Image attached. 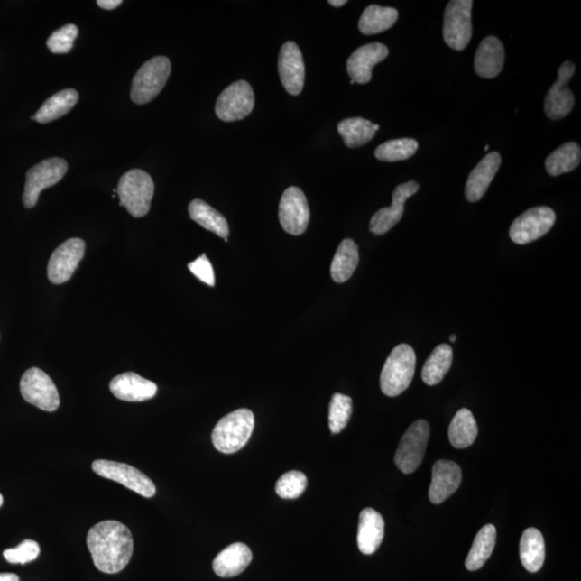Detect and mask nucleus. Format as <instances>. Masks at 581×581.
I'll return each instance as SVG.
<instances>
[{
    "instance_id": "obj_1",
    "label": "nucleus",
    "mask_w": 581,
    "mask_h": 581,
    "mask_svg": "<svg viewBox=\"0 0 581 581\" xmlns=\"http://www.w3.org/2000/svg\"><path fill=\"white\" fill-rule=\"evenodd\" d=\"M87 543L94 566L106 574H116L130 563L134 540L130 529L121 522L107 521L88 530Z\"/></svg>"
},
{
    "instance_id": "obj_2",
    "label": "nucleus",
    "mask_w": 581,
    "mask_h": 581,
    "mask_svg": "<svg viewBox=\"0 0 581 581\" xmlns=\"http://www.w3.org/2000/svg\"><path fill=\"white\" fill-rule=\"evenodd\" d=\"M254 428V412L242 408L223 417L212 431V444L222 454L231 455L243 449Z\"/></svg>"
},
{
    "instance_id": "obj_3",
    "label": "nucleus",
    "mask_w": 581,
    "mask_h": 581,
    "mask_svg": "<svg viewBox=\"0 0 581 581\" xmlns=\"http://www.w3.org/2000/svg\"><path fill=\"white\" fill-rule=\"evenodd\" d=\"M416 354L410 345L401 344L391 352L380 375L384 395L394 398L410 387L415 375Z\"/></svg>"
},
{
    "instance_id": "obj_4",
    "label": "nucleus",
    "mask_w": 581,
    "mask_h": 581,
    "mask_svg": "<svg viewBox=\"0 0 581 581\" xmlns=\"http://www.w3.org/2000/svg\"><path fill=\"white\" fill-rule=\"evenodd\" d=\"M120 205L134 217L148 214L154 195L152 178L142 170H133L123 175L116 189Z\"/></svg>"
},
{
    "instance_id": "obj_5",
    "label": "nucleus",
    "mask_w": 581,
    "mask_h": 581,
    "mask_svg": "<svg viewBox=\"0 0 581 581\" xmlns=\"http://www.w3.org/2000/svg\"><path fill=\"white\" fill-rule=\"evenodd\" d=\"M171 71V60L165 57H156L145 61L133 79V102L143 105L158 97L169 80Z\"/></svg>"
},
{
    "instance_id": "obj_6",
    "label": "nucleus",
    "mask_w": 581,
    "mask_h": 581,
    "mask_svg": "<svg viewBox=\"0 0 581 581\" xmlns=\"http://www.w3.org/2000/svg\"><path fill=\"white\" fill-rule=\"evenodd\" d=\"M472 0H452L444 15V41L448 47L462 51L472 39Z\"/></svg>"
},
{
    "instance_id": "obj_7",
    "label": "nucleus",
    "mask_w": 581,
    "mask_h": 581,
    "mask_svg": "<svg viewBox=\"0 0 581 581\" xmlns=\"http://www.w3.org/2000/svg\"><path fill=\"white\" fill-rule=\"evenodd\" d=\"M429 424L426 420L413 422L401 439L394 456L396 466L404 474H411L421 466L429 439Z\"/></svg>"
},
{
    "instance_id": "obj_8",
    "label": "nucleus",
    "mask_w": 581,
    "mask_h": 581,
    "mask_svg": "<svg viewBox=\"0 0 581 581\" xmlns=\"http://www.w3.org/2000/svg\"><path fill=\"white\" fill-rule=\"evenodd\" d=\"M23 399L39 410L53 412L59 410L60 395L53 380L37 367L27 370L20 382Z\"/></svg>"
},
{
    "instance_id": "obj_9",
    "label": "nucleus",
    "mask_w": 581,
    "mask_h": 581,
    "mask_svg": "<svg viewBox=\"0 0 581 581\" xmlns=\"http://www.w3.org/2000/svg\"><path fill=\"white\" fill-rule=\"evenodd\" d=\"M69 164L64 159L52 158L32 167L26 174L23 203L26 208H32L38 203L44 189L51 188L65 176Z\"/></svg>"
},
{
    "instance_id": "obj_10",
    "label": "nucleus",
    "mask_w": 581,
    "mask_h": 581,
    "mask_svg": "<svg viewBox=\"0 0 581 581\" xmlns=\"http://www.w3.org/2000/svg\"><path fill=\"white\" fill-rule=\"evenodd\" d=\"M93 471L100 477L114 480L127 489L134 491L143 497H153L156 493L155 484L147 475H144L137 468L108 460L94 461L92 465Z\"/></svg>"
},
{
    "instance_id": "obj_11",
    "label": "nucleus",
    "mask_w": 581,
    "mask_h": 581,
    "mask_svg": "<svg viewBox=\"0 0 581 581\" xmlns=\"http://www.w3.org/2000/svg\"><path fill=\"white\" fill-rule=\"evenodd\" d=\"M556 222V214L549 207H534L513 221L510 236L517 244H527L543 237Z\"/></svg>"
},
{
    "instance_id": "obj_12",
    "label": "nucleus",
    "mask_w": 581,
    "mask_h": 581,
    "mask_svg": "<svg viewBox=\"0 0 581 581\" xmlns=\"http://www.w3.org/2000/svg\"><path fill=\"white\" fill-rule=\"evenodd\" d=\"M254 108V88L247 81L240 80L220 94L216 104V114L222 121L235 122L247 117Z\"/></svg>"
},
{
    "instance_id": "obj_13",
    "label": "nucleus",
    "mask_w": 581,
    "mask_h": 581,
    "mask_svg": "<svg viewBox=\"0 0 581 581\" xmlns=\"http://www.w3.org/2000/svg\"><path fill=\"white\" fill-rule=\"evenodd\" d=\"M309 219L310 210L304 192L296 187L287 189L279 204V221L283 230L300 236L309 226Z\"/></svg>"
},
{
    "instance_id": "obj_14",
    "label": "nucleus",
    "mask_w": 581,
    "mask_h": 581,
    "mask_svg": "<svg viewBox=\"0 0 581 581\" xmlns=\"http://www.w3.org/2000/svg\"><path fill=\"white\" fill-rule=\"evenodd\" d=\"M86 254V243L70 238L61 244L48 263V278L53 284H63L74 275Z\"/></svg>"
},
{
    "instance_id": "obj_15",
    "label": "nucleus",
    "mask_w": 581,
    "mask_h": 581,
    "mask_svg": "<svg viewBox=\"0 0 581 581\" xmlns=\"http://www.w3.org/2000/svg\"><path fill=\"white\" fill-rule=\"evenodd\" d=\"M575 65L571 61H564L558 72L555 82L545 98V113L553 121L561 120L568 115L574 108V94L567 88V83L575 74Z\"/></svg>"
},
{
    "instance_id": "obj_16",
    "label": "nucleus",
    "mask_w": 581,
    "mask_h": 581,
    "mask_svg": "<svg viewBox=\"0 0 581 581\" xmlns=\"http://www.w3.org/2000/svg\"><path fill=\"white\" fill-rule=\"evenodd\" d=\"M279 76L282 86L290 95H300L305 83V63L303 54L293 42L283 44L278 60Z\"/></svg>"
},
{
    "instance_id": "obj_17",
    "label": "nucleus",
    "mask_w": 581,
    "mask_h": 581,
    "mask_svg": "<svg viewBox=\"0 0 581 581\" xmlns=\"http://www.w3.org/2000/svg\"><path fill=\"white\" fill-rule=\"evenodd\" d=\"M419 183L415 180L400 184L394 189L392 205L387 208L380 209L373 216L370 223V231L375 235H383L394 227L404 216L406 200L418 192Z\"/></svg>"
},
{
    "instance_id": "obj_18",
    "label": "nucleus",
    "mask_w": 581,
    "mask_h": 581,
    "mask_svg": "<svg viewBox=\"0 0 581 581\" xmlns=\"http://www.w3.org/2000/svg\"><path fill=\"white\" fill-rule=\"evenodd\" d=\"M389 50L384 44L372 42L356 49L347 61V71L352 81L365 85L372 80L373 69L387 59Z\"/></svg>"
},
{
    "instance_id": "obj_19",
    "label": "nucleus",
    "mask_w": 581,
    "mask_h": 581,
    "mask_svg": "<svg viewBox=\"0 0 581 581\" xmlns=\"http://www.w3.org/2000/svg\"><path fill=\"white\" fill-rule=\"evenodd\" d=\"M462 471L456 463L440 460L435 463L429 497L433 504H441L459 489Z\"/></svg>"
},
{
    "instance_id": "obj_20",
    "label": "nucleus",
    "mask_w": 581,
    "mask_h": 581,
    "mask_svg": "<svg viewBox=\"0 0 581 581\" xmlns=\"http://www.w3.org/2000/svg\"><path fill=\"white\" fill-rule=\"evenodd\" d=\"M109 388L116 399L125 401H148L153 399L158 392V385L132 372L115 377L111 380Z\"/></svg>"
},
{
    "instance_id": "obj_21",
    "label": "nucleus",
    "mask_w": 581,
    "mask_h": 581,
    "mask_svg": "<svg viewBox=\"0 0 581 581\" xmlns=\"http://www.w3.org/2000/svg\"><path fill=\"white\" fill-rule=\"evenodd\" d=\"M502 163L500 153L491 152L475 167L467 179L466 198L468 202L476 203L484 197Z\"/></svg>"
},
{
    "instance_id": "obj_22",
    "label": "nucleus",
    "mask_w": 581,
    "mask_h": 581,
    "mask_svg": "<svg viewBox=\"0 0 581 581\" xmlns=\"http://www.w3.org/2000/svg\"><path fill=\"white\" fill-rule=\"evenodd\" d=\"M505 63V50L500 39L493 36L484 38L475 54L474 69L484 79L499 76Z\"/></svg>"
},
{
    "instance_id": "obj_23",
    "label": "nucleus",
    "mask_w": 581,
    "mask_h": 581,
    "mask_svg": "<svg viewBox=\"0 0 581 581\" xmlns=\"http://www.w3.org/2000/svg\"><path fill=\"white\" fill-rule=\"evenodd\" d=\"M384 538V521L373 508H365L360 513L357 546L364 555L375 553Z\"/></svg>"
},
{
    "instance_id": "obj_24",
    "label": "nucleus",
    "mask_w": 581,
    "mask_h": 581,
    "mask_svg": "<svg viewBox=\"0 0 581 581\" xmlns=\"http://www.w3.org/2000/svg\"><path fill=\"white\" fill-rule=\"evenodd\" d=\"M253 561V552L243 543H235L226 547L217 555L212 563L217 576L231 578L238 576Z\"/></svg>"
},
{
    "instance_id": "obj_25",
    "label": "nucleus",
    "mask_w": 581,
    "mask_h": 581,
    "mask_svg": "<svg viewBox=\"0 0 581 581\" xmlns=\"http://www.w3.org/2000/svg\"><path fill=\"white\" fill-rule=\"evenodd\" d=\"M189 214L194 222L198 223L205 230L217 235L227 242L230 228L225 216L202 199H194L189 205Z\"/></svg>"
},
{
    "instance_id": "obj_26",
    "label": "nucleus",
    "mask_w": 581,
    "mask_h": 581,
    "mask_svg": "<svg viewBox=\"0 0 581 581\" xmlns=\"http://www.w3.org/2000/svg\"><path fill=\"white\" fill-rule=\"evenodd\" d=\"M521 560L530 573L539 572L545 562V540L538 529L524 530L521 540Z\"/></svg>"
},
{
    "instance_id": "obj_27",
    "label": "nucleus",
    "mask_w": 581,
    "mask_h": 581,
    "mask_svg": "<svg viewBox=\"0 0 581 581\" xmlns=\"http://www.w3.org/2000/svg\"><path fill=\"white\" fill-rule=\"evenodd\" d=\"M359 247L352 239H345L340 243L335 254L332 265L331 276L337 283L348 281L359 264Z\"/></svg>"
},
{
    "instance_id": "obj_28",
    "label": "nucleus",
    "mask_w": 581,
    "mask_h": 581,
    "mask_svg": "<svg viewBox=\"0 0 581 581\" xmlns=\"http://www.w3.org/2000/svg\"><path fill=\"white\" fill-rule=\"evenodd\" d=\"M78 100H79V94L76 89H63V91H60L48 98L33 117H35V121L42 123V124L58 120L60 117L69 114L75 107Z\"/></svg>"
},
{
    "instance_id": "obj_29",
    "label": "nucleus",
    "mask_w": 581,
    "mask_h": 581,
    "mask_svg": "<svg viewBox=\"0 0 581 581\" xmlns=\"http://www.w3.org/2000/svg\"><path fill=\"white\" fill-rule=\"evenodd\" d=\"M379 125L363 117H351L339 123L337 131L348 148L355 149L370 143L376 135Z\"/></svg>"
},
{
    "instance_id": "obj_30",
    "label": "nucleus",
    "mask_w": 581,
    "mask_h": 581,
    "mask_svg": "<svg viewBox=\"0 0 581 581\" xmlns=\"http://www.w3.org/2000/svg\"><path fill=\"white\" fill-rule=\"evenodd\" d=\"M399 19V11L391 7L371 5L362 14L359 29L364 35L372 36L388 31Z\"/></svg>"
},
{
    "instance_id": "obj_31",
    "label": "nucleus",
    "mask_w": 581,
    "mask_h": 581,
    "mask_svg": "<svg viewBox=\"0 0 581 581\" xmlns=\"http://www.w3.org/2000/svg\"><path fill=\"white\" fill-rule=\"evenodd\" d=\"M449 440L456 449H466L474 444L478 435L477 422L473 413L463 408L452 419L449 427Z\"/></svg>"
},
{
    "instance_id": "obj_32",
    "label": "nucleus",
    "mask_w": 581,
    "mask_h": 581,
    "mask_svg": "<svg viewBox=\"0 0 581 581\" xmlns=\"http://www.w3.org/2000/svg\"><path fill=\"white\" fill-rule=\"evenodd\" d=\"M496 541V529L493 524L484 525L479 530L476 539L466 561V567L468 571H478L488 561V558L493 555Z\"/></svg>"
},
{
    "instance_id": "obj_33",
    "label": "nucleus",
    "mask_w": 581,
    "mask_h": 581,
    "mask_svg": "<svg viewBox=\"0 0 581 581\" xmlns=\"http://www.w3.org/2000/svg\"><path fill=\"white\" fill-rule=\"evenodd\" d=\"M454 360L451 346L443 344L436 347L422 368V380L428 385H436L443 382L450 371Z\"/></svg>"
},
{
    "instance_id": "obj_34",
    "label": "nucleus",
    "mask_w": 581,
    "mask_h": 581,
    "mask_svg": "<svg viewBox=\"0 0 581 581\" xmlns=\"http://www.w3.org/2000/svg\"><path fill=\"white\" fill-rule=\"evenodd\" d=\"M581 149L576 143H567L558 148L546 160V171L552 177L572 171L580 164Z\"/></svg>"
},
{
    "instance_id": "obj_35",
    "label": "nucleus",
    "mask_w": 581,
    "mask_h": 581,
    "mask_svg": "<svg viewBox=\"0 0 581 581\" xmlns=\"http://www.w3.org/2000/svg\"><path fill=\"white\" fill-rule=\"evenodd\" d=\"M419 144L415 139H394L380 144L375 151L377 160L383 161H399L410 159L415 155Z\"/></svg>"
},
{
    "instance_id": "obj_36",
    "label": "nucleus",
    "mask_w": 581,
    "mask_h": 581,
    "mask_svg": "<svg viewBox=\"0 0 581 581\" xmlns=\"http://www.w3.org/2000/svg\"><path fill=\"white\" fill-rule=\"evenodd\" d=\"M352 415V400L347 395L335 393L329 404L328 424L333 434L347 427Z\"/></svg>"
},
{
    "instance_id": "obj_37",
    "label": "nucleus",
    "mask_w": 581,
    "mask_h": 581,
    "mask_svg": "<svg viewBox=\"0 0 581 581\" xmlns=\"http://www.w3.org/2000/svg\"><path fill=\"white\" fill-rule=\"evenodd\" d=\"M307 477L301 472L290 471L281 478L276 484V493L286 500L298 499L307 488Z\"/></svg>"
},
{
    "instance_id": "obj_38",
    "label": "nucleus",
    "mask_w": 581,
    "mask_h": 581,
    "mask_svg": "<svg viewBox=\"0 0 581 581\" xmlns=\"http://www.w3.org/2000/svg\"><path fill=\"white\" fill-rule=\"evenodd\" d=\"M79 30L74 24L65 25L55 31L47 41V46L54 54H66L71 51Z\"/></svg>"
},
{
    "instance_id": "obj_39",
    "label": "nucleus",
    "mask_w": 581,
    "mask_h": 581,
    "mask_svg": "<svg viewBox=\"0 0 581 581\" xmlns=\"http://www.w3.org/2000/svg\"><path fill=\"white\" fill-rule=\"evenodd\" d=\"M41 555V547L35 540H26L15 549L4 551L5 560L13 564H26L35 561Z\"/></svg>"
},
{
    "instance_id": "obj_40",
    "label": "nucleus",
    "mask_w": 581,
    "mask_h": 581,
    "mask_svg": "<svg viewBox=\"0 0 581 581\" xmlns=\"http://www.w3.org/2000/svg\"><path fill=\"white\" fill-rule=\"evenodd\" d=\"M189 270L193 275L199 279L200 281L208 284L209 287H215L216 278L214 268L205 254L200 255L198 259L189 263Z\"/></svg>"
},
{
    "instance_id": "obj_41",
    "label": "nucleus",
    "mask_w": 581,
    "mask_h": 581,
    "mask_svg": "<svg viewBox=\"0 0 581 581\" xmlns=\"http://www.w3.org/2000/svg\"><path fill=\"white\" fill-rule=\"evenodd\" d=\"M98 7L106 10H114L117 7H120L122 5V0H98Z\"/></svg>"
},
{
    "instance_id": "obj_42",
    "label": "nucleus",
    "mask_w": 581,
    "mask_h": 581,
    "mask_svg": "<svg viewBox=\"0 0 581 581\" xmlns=\"http://www.w3.org/2000/svg\"><path fill=\"white\" fill-rule=\"evenodd\" d=\"M0 581H20V579L15 574L3 573L0 574Z\"/></svg>"
},
{
    "instance_id": "obj_43",
    "label": "nucleus",
    "mask_w": 581,
    "mask_h": 581,
    "mask_svg": "<svg viewBox=\"0 0 581 581\" xmlns=\"http://www.w3.org/2000/svg\"><path fill=\"white\" fill-rule=\"evenodd\" d=\"M329 5H333V7H343L344 5L347 4L346 0H329L328 2Z\"/></svg>"
},
{
    "instance_id": "obj_44",
    "label": "nucleus",
    "mask_w": 581,
    "mask_h": 581,
    "mask_svg": "<svg viewBox=\"0 0 581 581\" xmlns=\"http://www.w3.org/2000/svg\"><path fill=\"white\" fill-rule=\"evenodd\" d=\"M450 342H452V343L456 342V335H451V337H450Z\"/></svg>"
},
{
    "instance_id": "obj_45",
    "label": "nucleus",
    "mask_w": 581,
    "mask_h": 581,
    "mask_svg": "<svg viewBox=\"0 0 581 581\" xmlns=\"http://www.w3.org/2000/svg\"><path fill=\"white\" fill-rule=\"evenodd\" d=\"M3 503H4V497L2 494H0V507H2Z\"/></svg>"
},
{
    "instance_id": "obj_46",
    "label": "nucleus",
    "mask_w": 581,
    "mask_h": 581,
    "mask_svg": "<svg viewBox=\"0 0 581 581\" xmlns=\"http://www.w3.org/2000/svg\"><path fill=\"white\" fill-rule=\"evenodd\" d=\"M488 150H489V145H485L484 151H488Z\"/></svg>"
}]
</instances>
